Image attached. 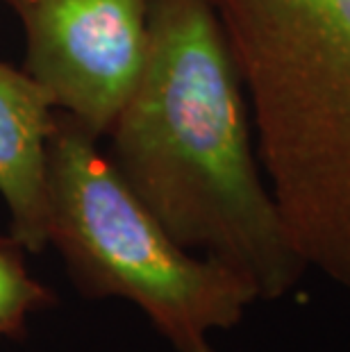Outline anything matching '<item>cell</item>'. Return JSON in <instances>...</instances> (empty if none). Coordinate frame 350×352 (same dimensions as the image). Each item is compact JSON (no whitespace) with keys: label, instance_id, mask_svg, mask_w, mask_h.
I'll return each instance as SVG.
<instances>
[{"label":"cell","instance_id":"1","mask_svg":"<svg viewBox=\"0 0 350 352\" xmlns=\"http://www.w3.org/2000/svg\"><path fill=\"white\" fill-rule=\"evenodd\" d=\"M250 104L210 0H148V52L107 137L116 170L184 250L278 300L309 271L266 182Z\"/></svg>","mask_w":350,"mask_h":352},{"label":"cell","instance_id":"2","mask_svg":"<svg viewBox=\"0 0 350 352\" xmlns=\"http://www.w3.org/2000/svg\"><path fill=\"white\" fill-rule=\"evenodd\" d=\"M298 254L350 294V0H210Z\"/></svg>","mask_w":350,"mask_h":352},{"label":"cell","instance_id":"3","mask_svg":"<svg viewBox=\"0 0 350 352\" xmlns=\"http://www.w3.org/2000/svg\"><path fill=\"white\" fill-rule=\"evenodd\" d=\"M98 141L57 109L48 146V245L85 298L135 305L175 352H214L259 300L255 284L184 250L162 228Z\"/></svg>","mask_w":350,"mask_h":352},{"label":"cell","instance_id":"4","mask_svg":"<svg viewBox=\"0 0 350 352\" xmlns=\"http://www.w3.org/2000/svg\"><path fill=\"white\" fill-rule=\"evenodd\" d=\"M25 32V73L55 109L107 137L148 52V0H0Z\"/></svg>","mask_w":350,"mask_h":352},{"label":"cell","instance_id":"5","mask_svg":"<svg viewBox=\"0 0 350 352\" xmlns=\"http://www.w3.org/2000/svg\"><path fill=\"white\" fill-rule=\"evenodd\" d=\"M55 104L25 69L0 62V198L10 232L39 254L48 248V146Z\"/></svg>","mask_w":350,"mask_h":352},{"label":"cell","instance_id":"6","mask_svg":"<svg viewBox=\"0 0 350 352\" xmlns=\"http://www.w3.org/2000/svg\"><path fill=\"white\" fill-rule=\"evenodd\" d=\"M25 245L0 232V341H21L30 318L57 305L55 291L30 273Z\"/></svg>","mask_w":350,"mask_h":352}]
</instances>
